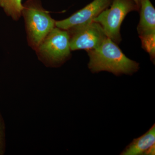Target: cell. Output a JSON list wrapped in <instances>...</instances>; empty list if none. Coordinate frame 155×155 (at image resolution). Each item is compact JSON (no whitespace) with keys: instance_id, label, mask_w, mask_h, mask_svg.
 I'll return each mask as SVG.
<instances>
[{"instance_id":"6da1fadb","label":"cell","mask_w":155,"mask_h":155,"mask_svg":"<svg viewBox=\"0 0 155 155\" xmlns=\"http://www.w3.org/2000/svg\"><path fill=\"white\" fill-rule=\"evenodd\" d=\"M87 52L90 58L88 67L93 73L107 71L117 76L131 75L139 69V64L127 58L108 38L98 47Z\"/></svg>"},{"instance_id":"7a4b0ae2","label":"cell","mask_w":155,"mask_h":155,"mask_svg":"<svg viewBox=\"0 0 155 155\" xmlns=\"http://www.w3.org/2000/svg\"><path fill=\"white\" fill-rule=\"evenodd\" d=\"M24 6L22 14L25 18L28 40L32 47L37 49L45 38L55 25L47 11L33 1Z\"/></svg>"},{"instance_id":"3957f363","label":"cell","mask_w":155,"mask_h":155,"mask_svg":"<svg viewBox=\"0 0 155 155\" xmlns=\"http://www.w3.org/2000/svg\"><path fill=\"white\" fill-rule=\"evenodd\" d=\"M110 8H106L93 19L101 25L106 35L114 42L121 41L120 26L127 14L140 8L134 0H112Z\"/></svg>"},{"instance_id":"277c9868","label":"cell","mask_w":155,"mask_h":155,"mask_svg":"<svg viewBox=\"0 0 155 155\" xmlns=\"http://www.w3.org/2000/svg\"><path fill=\"white\" fill-rule=\"evenodd\" d=\"M45 62L51 66H59L70 55L69 35L67 30L54 28L37 48Z\"/></svg>"},{"instance_id":"5b68a950","label":"cell","mask_w":155,"mask_h":155,"mask_svg":"<svg viewBox=\"0 0 155 155\" xmlns=\"http://www.w3.org/2000/svg\"><path fill=\"white\" fill-rule=\"evenodd\" d=\"M67 31L69 35L70 47L72 51H91L98 47L108 38L101 25L95 22Z\"/></svg>"},{"instance_id":"8992f818","label":"cell","mask_w":155,"mask_h":155,"mask_svg":"<svg viewBox=\"0 0 155 155\" xmlns=\"http://www.w3.org/2000/svg\"><path fill=\"white\" fill-rule=\"evenodd\" d=\"M140 8V19L137 31L143 48L153 61L155 54V10L150 0H141Z\"/></svg>"},{"instance_id":"52a82bcc","label":"cell","mask_w":155,"mask_h":155,"mask_svg":"<svg viewBox=\"0 0 155 155\" xmlns=\"http://www.w3.org/2000/svg\"><path fill=\"white\" fill-rule=\"evenodd\" d=\"M112 2V0H94L69 18L55 22V25L58 28L68 30L91 23L95 18L108 8Z\"/></svg>"},{"instance_id":"ba28073f","label":"cell","mask_w":155,"mask_h":155,"mask_svg":"<svg viewBox=\"0 0 155 155\" xmlns=\"http://www.w3.org/2000/svg\"><path fill=\"white\" fill-rule=\"evenodd\" d=\"M155 124L143 135L134 139L121 153L122 155H154Z\"/></svg>"},{"instance_id":"9c48e42d","label":"cell","mask_w":155,"mask_h":155,"mask_svg":"<svg viewBox=\"0 0 155 155\" xmlns=\"http://www.w3.org/2000/svg\"><path fill=\"white\" fill-rule=\"evenodd\" d=\"M22 0H0V6L7 14L14 19H18L22 15L24 6Z\"/></svg>"},{"instance_id":"30bf717a","label":"cell","mask_w":155,"mask_h":155,"mask_svg":"<svg viewBox=\"0 0 155 155\" xmlns=\"http://www.w3.org/2000/svg\"><path fill=\"white\" fill-rule=\"evenodd\" d=\"M5 125L0 112V155L5 154L6 150Z\"/></svg>"},{"instance_id":"8fae6325","label":"cell","mask_w":155,"mask_h":155,"mask_svg":"<svg viewBox=\"0 0 155 155\" xmlns=\"http://www.w3.org/2000/svg\"><path fill=\"white\" fill-rule=\"evenodd\" d=\"M134 1L135 2L137 5L138 6L139 8H140V3L141 0H134Z\"/></svg>"}]
</instances>
